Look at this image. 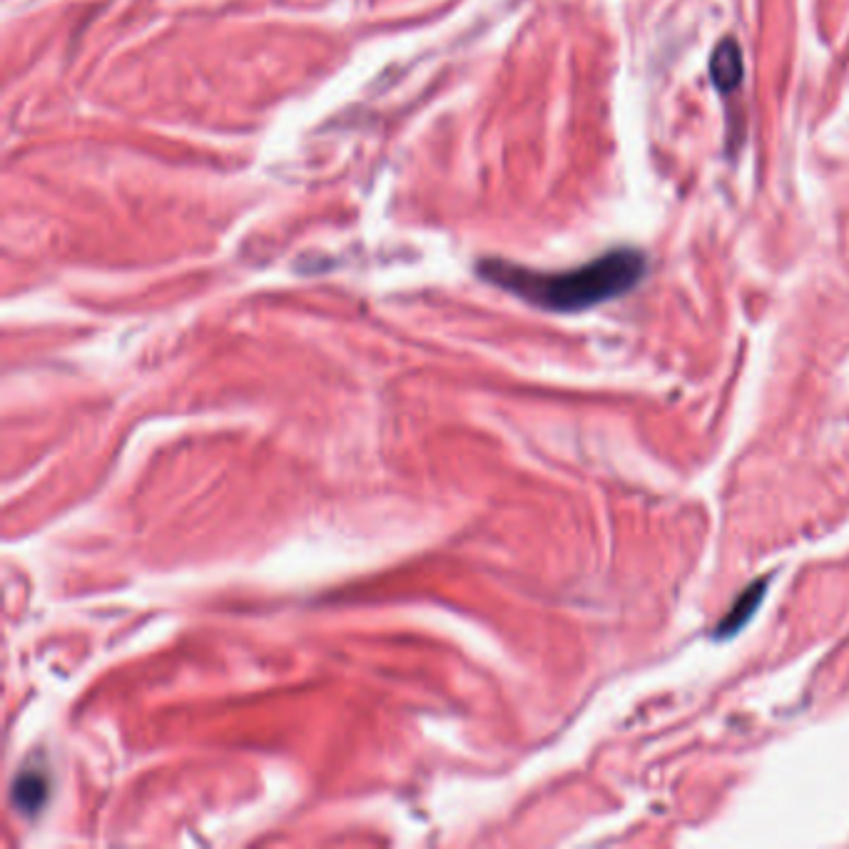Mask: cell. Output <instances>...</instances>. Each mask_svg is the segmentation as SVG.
<instances>
[{
	"mask_svg": "<svg viewBox=\"0 0 849 849\" xmlns=\"http://www.w3.org/2000/svg\"><path fill=\"white\" fill-rule=\"evenodd\" d=\"M765 586H767V581H757L755 586L745 588L743 596H739V598L735 600L733 610H727V616L723 618V623H720V626L715 628V630H718V638H730V635H735L737 630L743 628V626L747 623V620L753 618V613H755L757 608H760V603H762V598H765Z\"/></svg>",
	"mask_w": 849,
	"mask_h": 849,
	"instance_id": "277c9868",
	"label": "cell"
},
{
	"mask_svg": "<svg viewBox=\"0 0 849 849\" xmlns=\"http://www.w3.org/2000/svg\"><path fill=\"white\" fill-rule=\"evenodd\" d=\"M710 72L712 82H715L720 90H735L739 85V80L745 76V66L743 53H739L735 41H723L718 45V50L712 53Z\"/></svg>",
	"mask_w": 849,
	"mask_h": 849,
	"instance_id": "3957f363",
	"label": "cell"
},
{
	"mask_svg": "<svg viewBox=\"0 0 849 849\" xmlns=\"http://www.w3.org/2000/svg\"><path fill=\"white\" fill-rule=\"evenodd\" d=\"M647 260L638 250H613L569 272H536L504 260H486L479 274L548 312H583L603 301L623 297L645 277Z\"/></svg>",
	"mask_w": 849,
	"mask_h": 849,
	"instance_id": "6da1fadb",
	"label": "cell"
},
{
	"mask_svg": "<svg viewBox=\"0 0 849 849\" xmlns=\"http://www.w3.org/2000/svg\"><path fill=\"white\" fill-rule=\"evenodd\" d=\"M48 794H50V780L43 767H25V770L15 775V780L11 784L13 807L18 812H23V815H35V812L43 810Z\"/></svg>",
	"mask_w": 849,
	"mask_h": 849,
	"instance_id": "7a4b0ae2",
	"label": "cell"
}]
</instances>
